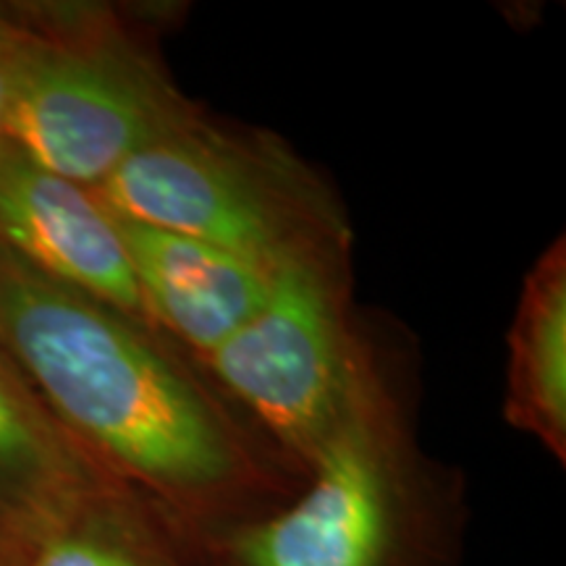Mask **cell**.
I'll return each mask as SVG.
<instances>
[{"mask_svg": "<svg viewBox=\"0 0 566 566\" xmlns=\"http://www.w3.org/2000/svg\"><path fill=\"white\" fill-rule=\"evenodd\" d=\"M0 566H21L19 558L11 554L9 546H6L3 541H0Z\"/></svg>", "mask_w": 566, "mask_h": 566, "instance_id": "cell-12", "label": "cell"}, {"mask_svg": "<svg viewBox=\"0 0 566 566\" xmlns=\"http://www.w3.org/2000/svg\"><path fill=\"white\" fill-rule=\"evenodd\" d=\"M124 485L0 357V541L19 564L95 495Z\"/></svg>", "mask_w": 566, "mask_h": 566, "instance_id": "cell-7", "label": "cell"}, {"mask_svg": "<svg viewBox=\"0 0 566 566\" xmlns=\"http://www.w3.org/2000/svg\"><path fill=\"white\" fill-rule=\"evenodd\" d=\"M0 247L48 279L147 321L122 233L95 192L0 145Z\"/></svg>", "mask_w": 566, "mask_h": 566, "instance_id": "cell-6", "label": "cell"}, {"mask_svg": "<svg viewBox=\"0 0 566 566\" xmlns=\"http://www.w3.org/2000/svg\"><path fill=\"white\" fill-rule=\"evenodd\" d=\"M446 558L436 491L370 370L300 493L189 548L195 566H446Z\"/></svg>", "mask_w": 566, "mask_h": 566, "instance_id": "cell-2", "label": "cell"}, {"mask_svg": "<svg viewBox=\"0 0 566 566\" xmlns=\"http://www.w3.org/2000/svg\"><path fill=\"white\" fill-rule=\"evenodd\" d=\"M155 55L118 32H32L6 116V145L61 179L97 189L132 155L192 126Z\"/></svg>", "mask_w": 566, "mask_h": 566, "instance_id": "cell-4", "label": "cell"}, {"mask_svg": "<svg viewBox=\"0 0 566 566\" xmlns=\"http://www.w3.org/2000/svg\"><path fill=\"white\" fill-rule=\"evenodd\" d=\"M129 254L147 321H158L208 357L265 302L271 268L200 239L113 216Z\"/></svg>", "mask_w": 566, "mask_h": 566, "instance_id": "cell-8", "label": "cell"}, {"mask_svg": "<svg viewBox=\"0 0 566 566\" xmlns=\"http://www.w3.org/2000/svg\"><path fill=\"white\" fill-rule=\"evenodd\" d=\"M506 420L566 462V244L558 237L522 286L509 331Z\"/></svg>", "mask_w": 566, "mask_h": 566, "instance_id": "cell-9", "label": "cell"}, {"mask_svg": "<svg viewBox=\"0 0 566 566\" xmlns=\"http://www.w3.org/2000/svg\"><path fill=\"white\" fill-rule=\"evenodd\" d=\"M92 192L111 216L200 239L263 268L342 242L325 195L300 163L202 118L132 155Z\"/></svg>", "mask_w": 566, "mask_h": 566, "instance_id": "cell-3", "label": "cell"}, {"mask_svg": "<svg viewBox=\"0 0 566 566\" xmlns=\"http://www.w3.org/2000/svg\"><path fill=\"white\" fill-rule=\"evenodd\" d=\"M0 346L40 401L111 475L174 527L184 548L273 512V467L137 321L0 247Z\"/></svg>", "mask_w": 566, "mask_h": 566, "instance_id": "cell-1", "label": "cell"}, {"mask_svg": "<svg viewBox=\"0 0 566 566\" xmlns=\"http://www.w3.org/2000/svg\"><path fill=\"white\" fill-rule=\"evenodd\" d=\"M205 359L307 472L367 373L346 328L334 250L273 265L258 313Z\"/></svg>", "mask_w": 566, "mask_h": 566, "instance_id": "cell-5", "label": "cell"}, {"mask_svg": "<svg viewBox=\"0 0 566 566\" xmlns=\"http://www.w3.org/2000/svg\"><path fill=\"white\" fill-rule=\"evenodd\" d=\"M21 566H195L150 501L113 485L51 533Z\"/></svg>", "mask_w": 566, "mask_h": 566, "instance_id": "cell-10", "label": "cell"}, {"mask_svg": "<svg viewBox=\"0 0 566 566\" xmlns=\"http://www.w3.org/2000/svg\"><path fill=\"white\" fill-rule=\"evenodd\" d=\"M30 40V30L0 17V145L6 142V116H9L13 84H17L21 59H24Z\"/></svg>", "mask_w": 566, "mask_h": 566, "instance_id": "cell-11", "label": "cell"}]
</instances>
